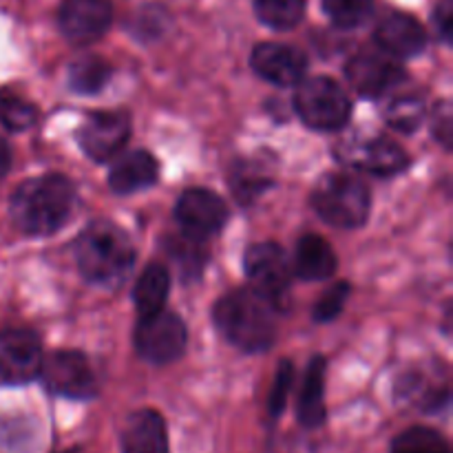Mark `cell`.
Returning a JSON list of instances; mask_svg holds the SVG:
<instances>
[{
	"mask_svg": "<svg viewBox=\"0 0 453 453\" xmlns=\"http://www.w3.org/2000/svg\"><path fill=\"white\" fill-rule=\"evenodd\" d=\"M270 186H273V175L259 162H252V159L237 162L230 173V188H233L234 199L239 203H252Z\"/></svg>",
	"mask_w": 453,
	"mask_h": 453,
	"instance_id": "22",
	"label": "cell"
},
{
	"mask_svg": "<svg viewBox=\"0 0 453 453\" xmlns=\"http://www.w3.org/2000/svg\"><path fill=\"white\" fill-rule=\"evenodd\" d=\"M38 119V111L25 97L9 88H0V124L9 131H27Z\"/></svg>",
	"mask_w": 453,
	"mask_h": 453,
	"instance_id": "29",
	"label": "cell"
},
{
	"mask_svg": "<svg viewBox=\"0 0 453 453\" xmlns=\"http://www.w3.org/2000/svg\"><path fill=\"white\" fill-rule=\"evenodd\" d=\"M348 296H349V283L339 281L334 283V286L327 288V290L319 296L317 305L312 308L314 321L319 323L334 321V319L343 312L345 303H348Z\"/></svg>",
	"mask_w": 453,
	"mask_h": 453,
	"instance_id": "30",
	"label": "cell"
},
{
	"mask_svg": "<svg viewBox=\"0 0 453 453\" xmlns=\"http://www.w3.org/2000/svg\"><path fill=\"white\" fill-rule=\"evenodd\" d=\"M370 188L352 173H326L312 190V208L326 224L361 228L370 217Z\"/></svg>",
	"mask_w": 453,
	"mask_h": 453,
	"instance_id": "4",
	"label": "cell"
},
{
	"mask_svg": "<svg viewBox=\"0 0 453 453\" xmlns=\"http://www.w3.org/2000/svg\"><path fill=\"white\" fill-rule=\"evenodd\" d=\"M252 69L265 82L277 87H296L305 78L308 58L301 49L290 44L261 42L252 51Z\"/></svg>",
	"mask_w": 453,
	"mask_h": 453,
	"instance_id": "15",
	"label": "cell"
},
{
	"mask_svg": "<svg viewBox=\"0 0 453 453\" xmlns=\"http://www.w3.org/2000/svg\"><path fill=\"white\" fill-rule=\"evenodd\" d=\"M186 343H188V332L184 321L166 310L140 317V323L133 332L135 352L150 365L175 363L177 358L184 357Z\"/></svg>",
	"mask_w": 453,
	"mask_h": 453,
	"instance_id": "7",
	"label": "cell"
},
{
	"mask_svg": "<svg viewBox=\"0 0 453 453\" xmlns=\"http://www.w3.org/2000/svg\"><path fill=\"white\" fill-rule=\"evenodd\" d=\"M75 261L88 283L118 288L131 274L135 248L119 226L111 221H93L75 243Z\"/></svg>",
	"mask_w": 453,
	"mask_h": 453,
	"instance_id": "3",
	"label": "cell"
},
{
	"mask_svg": "<svg viewBox=\"0 0 453 453\" xmlns=\"http://www.w3.org/2000/svg\"><path fill=\"white\" fill-rule=\"evenodd\" d=\"M137 22H146V25L137 27V34H144L149 38H155L157 34H162L166 29V12L157 7H146L142 12H137Z\"/></svg>",
	"mask_w": 453,
	"mask_h": 453,
	"instance_id": "34",
	"label": "cell"
},
{
	"mask_svg": "<svg viewBox=\"0 0 453 453\" xmlns=\"http://www.w3.org/2000/svg\"><path fill=\"white\" fill-rule=\"evenodd\" d=\"M392 453H451V447L436 429L410 427L394 438Z\"/></svg>",
	"mask_w": 453,
	"mask_h": 453,
	"instance_id": "27",
	"label": "cell"
},
{
	"mask_svg": "<svg viewBox=\"0 0 453 453\" xmlns=\"http://www.w3.org/2000/svg\"><path fill=\"white\" fill-rule=\"evenodd\" d=\"M292 383H295V367H292L290 361H281L277 367V374H274V383L268 398V411L273 418H279L286 410Z\"/></svg>",
	"mask_w": 453,
	"mask_h": 453,
	"instance_id": "31",
	"label": "cell"
},
{
	"mask_svg": "<svg viewBox=\"0 0 453 453\" xmlns=\"http://www.w3.org/2000/svg\"><path fill=\"white\" fill-rule=\"evenodd\" d=\"M159 177V164L149 150L122 155L109 173L111 188L118 195H131L153 186Z\"/></svg>",
	"mask_w": 453,
	"mask_h": 453,
	"instance_id": "19",
	"label": "cell"
},
{
	"mask_svg": "<svg viewBox=\"0 0 453 453\" xmlns=\"http://www.w3.org/2000/svg\"><path fill=\"white\" fill-rule=\"evenodd\" d=\"M40 376L51 394L71 401H91L97 396V379L82 352L58 349L42 361Z\"/></svg>",
	"mask_w": 453,
	"mask_h": 453,
	"instance_id": "8",
	"label": "cell"
},
{
	"mask_svg": "<svg viewBox=\"0 0 453 453\" xmlns=\"http://www.w3.org/2000/svg\"><path fill=\"white\" fill-rule=\"evenodd\" d=\"M111 78V65L100 56H82L71 62L69 66V87L82 96H93L106 87Z\"/></svg>",
	"mask_w": 453,
	"mask_h": 453,
	"instance_id": "23",
	"label": "cell"
},
{
	"mask_svg": "<svg viewBox=\"0 0 453 453\" xmlns=\"http://www.w3.org/2000/svg\"><path fill=\"white\" fill-rule=\"evenodd\" d=\"M432 133L434 140L441 142L445 149H451V137H453V115H451V104L449 102H441L434 111L432 118Z\"/></svg>",
	"mask_w": 453,
	"mask_h": 453,
	"instance_id": "32",
	"label": "cell"
},
{
	"mask_svg": "<svg viewBox=\"0 0 453 453\" xmlns=\"http://www.w3.org/2000/svg\"><path fill=\"white\" fill-rule=\"evenodd\" d=\"M296 416H299V423L308 429H317L326 423V358L323 357H314L310 361L299 394Z\"/></svg>",
	"mask_w": 453,
	"mask_h": 453,
	"instance_id": "20",
	"label": "cell"
},
{
	"mask_svg": "<svg viewBox=\"0 0 453 453\" xmlns=\"http://www.w3.org/2000/svg\"><path fill=\"white\" fill-rule=\"evenodd\" d=\"M374 40L380 51L401 60L423 53V49L427 47V31L410 13L394 12L379 22Z\"/></svg>",
	"mask_w": 453,
	"mask_h": 453,
	"instance_id": "16",
	"label": "cell"
},
{
	"mask_svg": "<svg viewBox=\"0 0 453 453\" xmlns=\"http://www.w3.org/2000/svg\"><path fill=\"white\" fill-rule=\"evenodd\" d=\"M250 288L264 295L279 312L290 308V279L292 265L279 243H252L243 255Z\"/></svg>",
	"mask_w": 453,
	"mask_h": 453,
	"instance_id": "6",
	"label": "cell"
},
{
	"mask_svg": "<svg viewBox=\"0 0 453 453\" xmlns=\"http://www.w3.org/2000/svg\"><path fill=\"white\" fill-rule=\"evenodd\" d=\"M345 78L363 97H383L401 87L405 69L388 53H357L345 66Z\"/></svg>",
	"mask_w": 453,
	"mask_h": 453,
	"instance_id": "11",
	"label": "cell"
},
{
	"mask_svg": "<svg viewBox=\"0 0 453 453\" xmlns=\"http://www.w3.org/2000/svg\"><path fill=\"white\" fill-rule=\"evenodd\" d=\"M60 29L73 44H91L106 34L113 22L111 0H66L60 7Z\"/></svg>",
	"mask_w": 453,
	"mask_h": 453,
	"instance_id": "14",
	"label": "cell"
},
{
	"mask_svg": "<svg viewBox=\"0 0 453 453\" xmlns=\"http://www.w3.org/2000/svg\"><path fill=\"white\" fill-rule=\"evenodd\" d=\"M131 119L122 111H96L78 133V142L93 162H109L127 146Z\"/></svg>",
	"mask_w": 453,
	"mask_h": 453,
	"instance_id": "12",
	"label": "cell"
},
{
	"mask_svg": "<svg viewBox=\"0 0 453 453\" xmlns=\"http://www.w3.org/2000/svg\"><path fill=\"white\" fill-rule=\"evenodd\" d=\"M75 186L65 175H40L13 190L9 212L25 234L44 237L60 230L75 211Z\"/></svg>",
	"mask_w": 453,
	"mask_h": 453,
	"instance_id": "2",
	"label": "cell"
},
{
	"mask_svg": "<svg viewBox=\"0 0 453 453\" xmlns=\"http://www.w3.org/2000/svg\"><path fill=\"white\" fill-rule=\"evenodd\" d=\"M434 29H436L438 38L445 44H451L453 34V0H441L434 9Z\"/></svg>",
	"mask_w": 453,
	"mask_h": 453,
	"instance_id": "33",
	"label": "cell"
},
{
	"mask_svg": "<svg viewBox=\"0 0 453 453\" xmlns=\"http://www.w3.org/2000/svg\"><path fill=\"white\" fill-rule=\"evenodd\" d=\"M277 314L279 310L250 286L224 295L212 310L221 336L246 354L273 348L277 339Z\"/></svg>",
	"mask_w": 453,
	"mask_h": 453,
	"instance_id": "1",
	"label": "cell"
},
{
	"mask_svg": "<svg viewBox=\"0 0 453 453\" xmlns=\"http://www.w3.org/2000/svg\"><path fill=\"white\" fill-rule=\"evenodd\" d=\"M42 345L34 332H0V385L18 388L35 380L42 370Z\"/></svg>",
	"mask_w": 453,
	"mask_h": 453,
	"instance_id": "10",
	"label": "cell"
},
{
	"mask_svg": "<svg viewBox=\"0 0 453 453\" xmlns=\"http://www.w3.org/2000/svg\"><path fill=\"white\" fill-rule=\"evenodd\" d=\"M9 166H12V149H9L7 142L0 137V180L7 175Z\"/></svg>",
	"mask_w": 453,
	"mask_h": 453,
	"instance_id": "35",
	"label": "cell"
},
{
	"mask_svg": "<svg viewBox=\"0 0 453 453\" xmlns=\"http://www.w3.org/2000/svg\"><path fill=\"white\" fill-rule=\"evenodd\" d=\"M257 18L270 29L288 31L301 22L305 13V0H252Z\"/></svg>",
	"mask_w": 453,
	"mask_h": 453,
	"instance_id": "26",
	"label": "cell"
},
{
	"mask_svg": "<svg viewBox=\"0 0 453 453\" xmlns=\"http://www.w3.org/2000/svg\"><path fill=\"white\" fill-rule=\"evenodd\" d=\"M389 127L398 133H414L425 119V100L418 93L392 96L383 111Z\"/></svg>",
	"mask_w": 453,
	"mask_h": 453,
	"instance_id": "24",
	"label": "cell"
},
{
	"mask_svg": "<svg viewBox=\"0 0 453 453\" xmlns=\"http://www.w3.org/2000/svg\"><path fill=\"white\" fill-rule=\"evenodd\" d=\"M323 12L339 29H357L370 20L374 0H323Z\"/></svg>",
	"mask_w": 453,
	"mask_h": 453,
	"instance_id": "28",
	"label": "cell"
},
{
	"mask_svg": "<svg viewBox=\"0 0 453 453\" xmlns=\"http://www.w3.org/2000/svg\"><path fill=\"white\" fill-rule=\"evenodd\" d=\"M168 290H171V273L166 265L150 264L144 273L137 277L135 288H133V303L140 317L164 310Z\"/></svg>",
	"mask_w": 453,
	"mask_h": 453,
	"instance_id": "21",
	"label": "cell"
},
{
	"mask_svg": "<svg viewBox=\"0 0 453 453\" xmlns=\"http://www.w3.org/2000/svg\"><path fill=\"white\" fill-rule=\"evenodd\" d=\"M334 153L349 168L380 177L403 173L410 164V157L396 142L380 135H352L341 142Z\"/></svg>",
	"mask_w": 453,
	"mask_h": 453,
	"instance_id": "9",
	"label": "cell"
},
{
	"mask_svg": "<svg viewBox=\"0 0 453 453\" xmlns=\"http://www.w3.org/2000/svg\"><path fill=\"white\" fill-rule=\"evenodd\" d=\"M56 453H78V449H69V451H56Z\"/></svg>",
	"mask_w": 453,
	"mask_h": 453,
	"instance_id": "36",
	"label": "cell"
},
{
	"mask_svg": "<svg viewBox=\"0 0 453 453\" xmlns=\"http://www.w3.org/2000/svg\"><path fill=\"white\" fill-rule=\"evenodd\" d=\"M166 252L168 257L175 261L177 268L181 270V274H184L186 279H197L208 259V252L206 248H203V239L190 237V234L186 233L171 237V242L166 243Z\"/></svg>",
	"mask_w": 453,
	"mask_h": 453,
	"instance_id": "25",
	"label": "cell"
},
{
	"mask_svg": "<svg viewBox=\"0 0 453 453\" xmlns=\"http://www.w3.org/2000/svg\"><path fill=\"white\" fill-rule=\"evenodd\" d=\"M177 224L181 233L206 242L219 233L228 221V208L224 199L208 188H188L175 206Z\"/></svg>",
	"mask_w": 453,
	"mask_h": 453,
	"instance_id": "13",
	"label": "cell"
},
{
	"mask_svg": "<svg viewBox=\"0 0 453 453\" xmlns=\"http://www.w3.org/2000/svg\"><path fill=\"white\" fill-rule=\"evenodd\" d=\"M295 109L310 128L339 131L352 115V102L339 82L326 75H314L296 84Z\"/></svg>",
	"mask_w": 453,
	"mask_h": 453,
	"instance_id": "5",
	"label": "cell"
},
{
	"mask_svg": "<svg viewBox=\"0 0 453 453\" xmlns=\"http://www.w3.org/2000/svg\"><path fill=\"white\" fill-rule=\"evenodd\" d=\"M119 447L122 453H171L162 414L155 410H140L128 416L119 432Z\"/></svg>",
	"mask_w": 453,
	"mask_h": 453,
	"instance_id": "17",
	"label": "cell"
},
{
	"mask_svg": "<svg viewBox=\"0 0 453 453\" xmlns=\"http://www.w3.org/2000/svg\"><path fill=\"white\" fill-rule=\"evenodd\" d=\"M290 265L292 274L303 281H323L336 273V255L321 234L310 233L296 242Z\"/></svg>",
	"mask_w": 453,
	"mask_h": 453,
	"instance_id": "18",
	"label": "cell"
}]
</instances>
